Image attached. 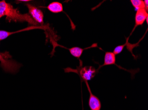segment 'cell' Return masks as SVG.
Masks as SVG:
<instances>
[{"label":"cell","instance_id":"11","mask_svg":"<svg viewBox=\"0 0 148 110\" xmlns=\"http://www.w3.org/2000/svg\"><path fill=\"white\" fill-rule=\"evenodd\" d=\"M126 45H127V43H125V44L116 46L113 51V53H114V54L117 55L120 53H122V51L123 50L124 48L126 46Z\"/></svg>","mask_w":148,"mask_h":110},{"label":"cell","instance_id":"7","mask_svg":"<svg viewBox=\"0 0 148 110\" xmlns=\"http://www.w3.org/2000/svg\"><path fill=\"white\" fill-rule=\"evenodd\" d=\"M111 65H115L118 66L116 63V55L114 54L113 52H106L103 64L99 67L97 69V71H99L100 69L103 66Z\"/></svg>","mask_w":148,"mask_h":110},{"label":"cell","instance_id":"5","mask_svg":"<svg viewBox=\"0 0 148 110\" xmlns=\"http://www.w3.org/2000/svg\"><path fill=\"white\" fill-rule=\"evenodd\" d=\"M26 6L29 9V14L33 20L37 23L43 24L44 23V14L42 11L30 4H27Z\"/></svg>","mask_w":148,"mask_h":110},{"label":"cell","instance_id":"1","mask_svg":"<svg viewBox=\"0 0 148 110\" xmlns=\"http://www.w3.org/2000/svg\"><path fill=\"white\" fill-rule=\"evenodd\" d=\"M4 16L6 17V19L9 22H27L33 25L38 24L29 14H21L18 9L13 8L10 4L6 3L5 0L0 1V18Z\"/></svg>","mask_w":148,"mask_h":110},{"label":"cell","instance_id":"8","mask_svg":"<svg viewBox=\"0 0 148 110\" xmlns=\"http://www.w3.org/2000/svg\"><path fill=\"white\" fill-rule=\"evenodd\" d=\"M47 8L49 11L52 13H58L63 11V5L60 2H52L50 3Z\"/></svg>","mask_w":148,"mask_h":110},{"label":"cell","instance_id":"3","mask_svg":"<svg viewBox=\"0 0 148 110\" xmlns=\"http://www.w3.org/2000/svg\"><path fill=\"white\" fill-rule=\"evenodd\" d=\"M81 65L82 64H81L77 71H74V72L75 71V72H77L79 74L80 77L83 81H86L88 82V81L93 79L98 72L97 70L92 66L81 67Z\"/></svg>","mask_w":148,"mask_h":110},{"label":"cell","instance_id":"9","mask_svg":"<svg viewBox=\"0 0 148 110\" xmlns=\"http://www.w3.org/2000/svg\"><path fill=\"white\" fill-rule=\"evenodd\" d=\"M88 48H90V47ZM88 48H86V49H88ZM86 49H83L80 47H74L69 49V50L70 53L73 57H75L77 58H79L83 54L84 50Z\"/></svg>","mask_w":148,"mask_h":110},{"label":"cell","instance_id":"13","mask_svg":"<svg viewBox=\"0 0 148 110\" xmlns=\"http://www.w3.org/2000/svg\"><path fill=\"white\" fill-rule=\"evenodd\" d=\"M144 3L145 5V9L147 11H148V1L147 0H146V1H144Z\"/></svg>","mask_w":148,"mask_h":110},{"label":"cell","instance_id":"12","mask_svg":"<svg viewBox=\"0 0 148 110\" xmlns=\"http://www.w3.org/2000/svg\"><path fill=\"white\" fill-rule=\"evenodd\" d=\"M16 32H10L5 30H0V40L5 39L8 38L9 36Z\"/></svg>","mask_w":148,"mask_h":110},{"label":"cell","instance_id":"4","mask_svg":"<svg viewBox=\"0 0 148 110\" xmlns=\"http://www.w3.org/2000/svg\"><path fill=\"white\" fill-rule=\"evenodd\" d=\"M86 84V87L89 93L88 105L91 110H100L102 107V104L99 98L92 93L91 89L89 86L88 82L84 81Z\"/></svg>","mask_w":148,"mask_h":110},{"label":"cell","instance_id":"2","mask_svg":"<svg viewBox=\"0 0 148 110\" xmlns=\"http://www.w3.org/2000/svg\"><path fill=\"white\" fill-rule=\"evenodd\" d=\"M11 57L8 52L0 53V65L5 72L14 74L18 72L21 64L12 60Z\"/></svg>","mask_w":148,"mask_h":110},{"label":"cell","instance_id":"10","mask_svg":"<svg viewBox=\"0 0 148 110\" xmlns=\"http://www.w3.org/2000/svg\"><path fill=\"white\" fill-rule=\"evenodd\" d=\"M130 2L137 10L140 9H145L144 1L143 0H131Z\"/></svg>","mask_w":148,"mask_h":110},{"label":"cell","instance_id":"14","mask_svg":"<svg viewBox=\"0 0 148 110\" xmlns=\"http://www.w3.org/2000/svg\"><path fill=\"white\" fill-rule=\"evenodd\" d=\"M148 17H147V18H146V23H147V24H148Z\"/></svg>","mask_w":148,"mask_h":110},{"label":"cell","instance_id":"6","mask_svg":"<svg viewBox=\"0 0 148 110\" xmlns=\"http://www.w3.org/2000/svg\"><path fill=\"white\" fill-rule=\"evenodd\" d=\"M148 17V11L145 9H140L137 10L135 16V26L133 31L137 26L143 25Z\"/></svg>","mask_w":148,"mask_h":110}]
</instances>
